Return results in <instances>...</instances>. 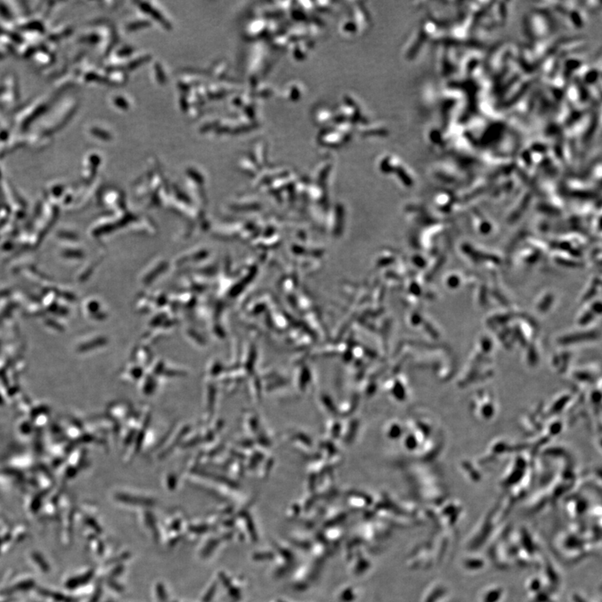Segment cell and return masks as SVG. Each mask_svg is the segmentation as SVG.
I'll use <instances>...</instances> for the list:
<instances>
[{"label":"cell","instance_id":"obj_1","mask_svg":"<svg viewBox=\"0 0 602 602\" xmlns=\"http://www.w3.org/2000/svg\"><path fill=\"white\" fill-rule=\"evenodd\" d=\"M503 595V590L500 588H494L492 590H488L484 594V602H498Z\"/></svg>","mask_w":602,"mask_h":602}]
</instances>
